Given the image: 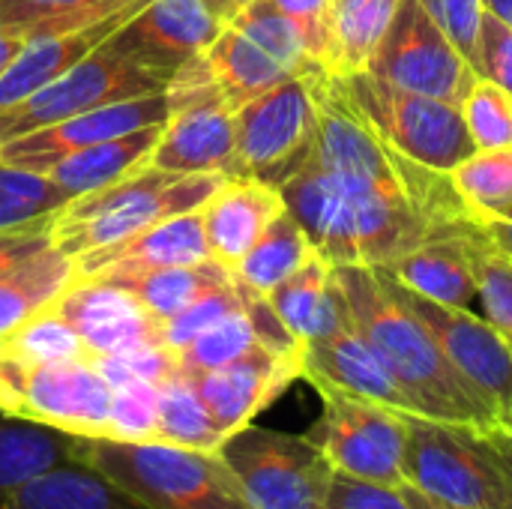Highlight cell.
Masks as SVG:
<instances>
[{
	"mask_svg": "<svg viewBox=\"0 0 512 509\" xmlns=\"http://www.w3.org/2000/svg\"><path fill=\"white\" fill-rule=\"evenodd\" d=\"M402 0H330V63L345 78L366 72L396 18Z\"/></svg>",
	"mask_w": 512,
	"mask_h": 509,
	"instance_id": "f1b7e54d",
	"label": "cell"
},
{
	"mask_svg": "<svg viewBox=\"0 0 512 509\" xmlns=\"http://www.w3.org/2000/svg\"><path fill=\"white\" fill-rule=\"evenodd\" d=\"M339 81L369 126L420 165L450 174L477 150L459 105L402 90L372 72L345 75Z\"/></svg>",
	"mask_w": 512,
	"mask_h": 509,
	"instance_id": "9c48e42d",
	"label": "cell"
},
{
	"mask_svg": "<svg viewBox=\"0 0 512 509\" xmlns=\"http://www.w3.org/2000/svg\"><path fill=\"white\" fill-rule=\"evenodd\" d=\"M147 0H0V33L24 42L99 24Z\"/></svg>",
	"mask_w": 512,
	"mask_h": 509,
	"instance_id": "1f68e13d",
	"label": "cell"
},
{
	"mask_svg": "<svg viewBox=\"0 0 512 509\" xmlns=\"http://www.w3.org/2000/svg\"><path fill=\"white\" fill-rule=\"evenodd\" d=\"M207 258H210V249L204 240L201 210H192V213L162 219L132 237H123L117 243H108V246H99L72 258V273L75 279H105V276H123V273H147V270L201 264Z\"/></svg>",
	"mask_w": 512,
	"mask_h": 509,
	"instance_id": "ffe728a7",
	"label": "cell"
},
{
	"mask_svg": "<svg viewBox=\"0 0 512 509\" xmlns=\"http://www.w3.org/2000/svg\"><path fill=\"white\" fill-rule=\"evenodd\" d=\"M450 180L477 228L512 225V147L474 150L450 171Z\"/></svg>",
	"mask_w": 512,
	"mask_h": 509,
	"instance_id": "d6a6232c",
	"label": "cell"
},
{
	"mask_svg": "<svg viewBox=\"0 0 512 509\" xmlns=\"http://www.w3.org/2000/svg\"><path fill=\"white\" fill-rule=\"evenodd\" d=\"M300 33L309 57L327 69L330 63V0H270Z\"/></svg>",
	"mask_w": 512,
	"mask_h": 509,
	"instance_id": "ee69618b",
	"label": "cell"
},
{
	"mask_svg": "<svg viewBox=\"0 0 512 509\" xmlns=\"http://www.w3.org/2000/svg\"><path fill=\"white\" fill-rule=\"evenodd\" d=\"M75 462L147 509H252L219 453L162 441L75 438Z\"/></svg>",
	"mask_w": 512,
	"mask_h": 509,
	"instance_id": "3957f363",
	"label": "cell"
},
{
	"mask_svg": "<svg viewBox=\"0 0 512 509\" xmlns=\"http://www.w3.org/2000/svg\"><path fill=\"white\" fill-rule=\"evenodd\" d=\"M216 453L252 509H321L336 474L309 435L252 423L231 432Z\"/></svg>",
	"mask_w": 512,
	"mask_h": 509,
	"instance_id": "8992f818",
	"label": "cell"
},
{
	"mask_svg": "<svg viewBox=\"0 0 512 509\" xmlns=\"http://www.w3.org/2000/svg\"><path fill=\"white\" fill-rule=\"evenodd\" d=\"M6 509H147L81 462L57 465L24 483Z\"/></svg>",
	"mask_w": 512,
	"mask_h": 509,
	"instance_id": "f546056e",
	"label": "cell"
},
{
	"mask_svg": "<svg viewBox=\"0 0 512 509\" xmlns=\"http://www.w3.org/2000/svg\"><path fill=\"white\" fill-rule=\"evenodd\" d=\"M51 309L81 336L90 357L162 345V321L105 279H72Z\"/></svg>",
	"mask_w": 512,
	"mask_h": 509,
	"instance_id": "ac0fdd59",
	"label": "cell"
},
{
	"mask_svg": "<svg viewBox=\"0 0 512 509\" xmlns=\"http://www.w3.org/2000/svg\"><path fill=\"white\" fill-rule=\"evenodd\" d=\"M165 87L168 81L159 72L129 60L108 42H102L93 54H87L57 81L36 90L24 102L0 111V144L102 105L165 93Z\"/></svg>",
	"mask_w": 512,
	"mask_h": 509,
	"instance_id": "4fadbf2b",
	"label": "cell"
},
{
	"mask_svg": "<svg viewBox=\"0 0 512 509\" xmlns=\"http://www.w3.org/2000/svg\"><path fill=\"white\" fill-rule=\"evenodd\" d=\"M75 462V438L0 411V509L33 477Z\"/></svg>",
	"mask_w": 512,
	"mask_h": 509,
	"instance_id": "83f0119b",
	"label": "cell"
},
{
	"mask_svg": "<svg viewBox=\"0 0 512 509\" xmlns=\"http://www.w3.org/2000/svg\"><path fill=\"white\" fill-rule=\"evenodd\" d=\"M0 411L72 438H105L111 387L90 360L30 363L0 351Z\"/></svg>",
	"mask_w": 512,
	"mask_h": 509,
	"instance_id": "ba28073f",
	"label": "cell"
},
{
	"mask_svg": "<svg viewBox=\"0 0 512 509\" xmlns=\"http://www.w3.org/2000/svg\"><path fill=\"white\" fill-rule=\"evenodd\" d=\"M72 198L45 174L24 171L0 159V228H12L39 216H54Z\"/></svg>",
	"mask_w": 512,
	"mask_h": 509,
	"instance_id": "f35d334b",
	"label": "cell"
},
{
	"mask_svg": "<svg viewBox=\"0 0 512 509\" xmlns=\"http://www.w3.org/2000/svg\"><path fill=\"white\" fill-rule=\"evenodd\" d=\"M486 432H489V441L501 459V471L507 480V509H512V432H507L504 426H492Z\"/></svg>",
	"mask_w": 512,
	"mask_h": 509,
	"instance_id": "681fc988",
	"label": "cell"
},
{
	"mask_svg": "<svg viewBox=\"0 0 512 509\" xmlns=\"http://www.w3.org/2000/svg\"><path fill=\"white\" fill-rule=\"evenodd\" d=\"M405 489V495H408V501H411V507L414 509H459V507H447V504H438V501H432V498H426V495H420L417 489H411V486H402Z\"/></svg>",
	"mask_w": 512,
	"mask_h": 509,
	"instance_id": "f5cc1de1",
	"label": "cell"
},
{
	"mask_svg": "<svg viewBox=\"0 0 512 509\" xmlns=\"http://www.w3.org/2000/svg\"><path fill=\"white\" fill-rule=\"evenodd\" d=\"M402 90L462 105L477 69L438 27L420 0H402L396 18L366 69Z\"/></svg>",
	"mask_w": 512,
	"mask_h": 509,
	"instance_id": "5bb4252c",
	"label": "cell"
},
{
	"mask_svg": "<svg viewBox=\"0 0 512 509\" xmlns=\"http://www.w3.org/2000/svg\"><path fill=\"white\" fill-rule=\"evenodd\" d=\"M315 69L264 90L234 111V177H255L279 189L306 165L318 126Z\"/></svg>",
	"mask_w": 512,
	"mask_h": 509,
	"instance_id": "30bf717a",
	"label": "cell"
},
{
	"mask_svg": "<svg viewBox=\"0 0 512 509\" xmlns=\"http://www.w3.org/2000/svg\"><path fill=\"white\" fill-rule=\"evenodd\" d=\"M267 300L300 345L324 339L351 321L333 264L318 252L294 276L276 285Z\"/></svg>",
	"mask_w": 512,
	"mask_h": 509,
	"instance_id": "d4e9b609",
	"label": "cell"
},
{
	"mask_svg": "<svg viewBox=\"0 0 512 509\" xmlns=\"http://www.w3.org/2000/svg\"><path fill=\"white\" fill-rule=\"evenodd\" d=\"M225 180L228 177L216 171L177 174L141 165L123 180L78 195L60 207L54 213L51 240L63 255L78 258L90 249L132 237L162 219L201 210Z\"/></svg>",
	"mask_w": 512,
	"mask_h": 509,
	"instance_id": "277c9868",
	"label": "cell"
},
{
	"mask_svg": "<svg viewBox=\"0 0 512 509\" xmlns=\"http://www.w3.org/2000/svg\"><path fill=\"white\" fill-rule=\"evenodd\" d=\"M468 252L477 279L480 315L512 348V258L504 249H498L480 228L468 237Z\"/></svg>",
	"mask_w": 512,
	"mask_h": 509,
	"instance_id": "8d00e7d4",
	"label": "cell"
},
{
	"mask_svg": "<svg viewBox=\"0 0 512 509\" xmlns=\"http://www.w3.org/2000/svg\"><path fill=\"white\" fill-rule=\"evenodd\" d=\"M144 6V3H141ZM141 6H129L99 24H90L84 30L60 33V36H45V39H30L24 42L21 54L12 60V66L0 75V111L24 102L36 90L48 87L57 81L63 72H69L75 63H81L87 54H93L117 27H123Z\"/></svg>",
	"mask_w": 512,
	"mask_h": 509,
	"instance_id": "603a6c76",
	"label": "cell"
},
{
	"mask_svg": "<svg viewBox=\"0 0 512 509\" xmlns=\"http://www.w3.org/2000/svg\"><path fill=\"white\" fill-rule=\"evenodd\" d=\"M279 192L315 252L336 267H387L423 243L477 228L447 171L384 180L306 162Z\"/></svg>",
	"mask_w": 512,
	"mask_h": 509,
	"instance_id": "6da1fadb",
	"label": "cell"
},
{
	"mask_svg": "<svg viewBox=\"0 0 512 509\" xmlns=\"http://www.w3.org/2000/svg\"><path fill=\"white\" fill-rule=\"evenodd\" d=\"M483 9L498 15L501 21H507L512 27V0H483Z\"/></svg>",
	"mask_w": 512,
	"mask_h": 509,
	"instance_id": "db71d44e",
	"label": "cell"
},
{
	"mask_svg": "<svg viewBox=\"0 0 512 509\" xmlns=\"http://www.w3.org/2000/svg\"><path fill=\"white\" fill-rule=\"evenodd\" d=\"M303 378L312 387H333L348 396H360L405 414H417L399 381L348 321L342 330L303 345Z\"/></svg>",
	"mask_w": 512,
	"mask_h": 509,
	"instance_id": "44dd1931",
	"label": "cell"
},
{
	"mask_svg": "<svg viewBox=\"0 0 512 509\" xmlns=\"http://www.w3.org/2000/svg\"><path fill=\"white\" fill-rule=\"evenodd\" d=\"M333 273L354 327L399 381L417 414L477 429L501 426L495 411L456 375L426 324L402 303L378 267L333 264Z\"/></svg>",
	"mask_w": 512,
	"mask_h": 509,
	"instance_id": "7a4b0ae2",
	"label": "cell"
},
{
	"mask_svg": "<svg viewBox=\"0 0 512 509\" xmlns=\"http://www.w3.org/2000/svg\"><path fill=\"white\" fill-rule=\"evenodd\" d=\"M162 126L165 123H156V126L111 138L105 144L75 150V153L63 156L60 162H54L45 171V177L51 183H57L69 198L105 189V186L123 180L126 174L138 171L141 165H147V159L162 135Z\"/></svg>",
	"mask_w": 512,
	"mask_h": 509,
	"instance_id": "484cf974",
	"label": "cell"
},
{
	"mask_svg": "<svg viewBox=\"0 0 512 509\" xmlns=\"http://www.w3.org/2000/svg\"><path fill=\"white\" fill-rule=\"evenodd\" d=\"M321 509H414L402 486L369 483L345 474H333L330 492Z\"/></svg>",
	"mask_w": 512,
	"mask_h": 509,
	"instance_id": "f6af8a7d",
	"label": "cell"
},
{
	"mask_svg": "<svg viewBox=\"0 0 512 509\" xmlns=\"http://www.w3.org/2000/svg\"><path fill=\"white\" fill-rule=\"evenodd\" d=\"M105 282L120 285L129 291L153 318L168 321L198 303L201 297L222 291L234 282V273L222 267L219 261L207 258L201 264L186 267H165V270H147V273H123V276H105Z\"/></svg>",
	"mask_w": 512,
	"mask_h": 509,
	"instance_id": "4316f807",
	"label": "cell"
},
{
	"mask_svg": "<svg viewBox=\"0 0 512 509\" xmlns=\"http://www.w3.org/2000/svg\"><path fill=\"white\" fill-rule=\"evenodd\" d=\"M258 345L261 342H258L255 324H252V318L246 312V300H243V306L222 315L216 324H210L186 348L177 351V369L183 375L213 372V369H222V366L240 360L243 354H249Z\"/></svg>",
	"mask_w": 512,
	"mask_h": 509,
	"instance_id": "d590c367",
	"label": "cell"
},
{
	"mask_svg": "<svg viewBox=\"0 0 512 509\" xmlns=\"http://www.w3.org/2000/svg\"><path fill=\"white\" fill-rule=\"evenodd\" d=\"M312 255H315L312 240L306 237L300 222L285 210L270 222V228L261 234V240L243 255V261L231 273L246 288L267 297L276 285H282L288 276H294Z\"/></svg>",
	"mask_w": 512,
	"mask_h": 509,
	"instance_id": "836d02e7",
	"label": "cell"
},
{
	"mask_svg": "<svg viewBox=\"0 0 512 509\" xmlns=\"http://www.w3.org/2000/svg\"><path fill=\"white\" fill-rule=\"evenodd\" d=\"M171 117L147 159V165L177 174L216 171L234 177L237 171V129L234 108L213 84L201 54L189 60L165 87Z\"/></svg>",
	"mask_w": 512,
	"mask_h": 509,
	"instance_id": "8fae6325",
	"label": "cell"
},
{
	"mask_svg": "<svg viewBox=\"0 0 512 509\" xmlns=\"http://www.w3.org/2000/svg\"><path fill=\"white\" fill-rule=\"evenodd\" d=\"M498 249H504L512 258V225H483L480 228Z\"/></svg>",
	"mask_w": 512,
	"mask_h": 509,
	"instance_id": "816d5d0a",
	"label": "cell"
},
{
	"mask_svg": "<svg viewBox=\"0 0 512 509\" xmlns=\"http://www.w3.org/2000/svg\"><path fill=\"white\" fill-rule=\"evenodd\" d=\"M90 363L99 369V375L108 381L111 390L123 387V384H135V381H147V384H162L168 381L177 369V354L162 348V345H147V348H132L123 354H102V357H90Z\"/></svg>",
	"mask_w": 512,
	"mask_h": 509,
	"instance_id": "b9f144b4",
	"label": "cell"
},
{
	"mask_svg": "<svg viewBox=\"0 0 512 509\" xmlns=\"http://www.w3.org/2000/svg\"><path fill=\"white\" fill-rule=\"evenodd\" d=\"M225 24L228 18L213 0H147L105 42L171 84L189 60L216 42Z\"/></svg>",
	"mask_w": 512,
	"mask_h": 509,
	"instance_id": "2e32d148",
	"label": "cell"
},
{
	"mask_svg": "<svg viewBox=\"0 0 512 509\" xmlns=\"http://www.w3.org/2000/svg\"><path fill=\"white\" fill-rule=\"evenodd\" d=\"M405 486L459 509H507V480L486 429L408 414Z\"/></svg>",
	"mask_w": 512,
	"mask_h": 509,
	"instance_id": "5b68a950",
	"label": "cell"
},
{
	"mask_svg": "<svg viewBox=\"0 0 512 509\" xmlns=\"http://www.w3.org/2000/svg\"><path fill=\"white\" fill-rule=\"evenodd\" d=\"M474 69L512 93V27L492 12H483Z\"/></svg>",
	"mask_w": 512,
	"mask_h": 509,
	"instance_id": "bcb514c9",
	"label": "cell"
},
{
	"mask_svg": "<svg viewBox=\"0 0 512 509\" xmlns=\"http://www.w3.org/2000/svg\"><path fill=\"white\" fill-rule=\"evenodd\" d=\"M501 426H504L507 432H512V414H510V417H507V420H504V423H501Z\"/></svg>",
	"mask_w": 512,
	"mask_h": 509,
	"instance_id": "9f6ffc18",
	"label": "cell"
},
{
	"mask_svg": "<svg viewBox=\"0 0 512 509\" xmlns=\"http://www.w3.org/2000/svg\"><path fill=\"white\" fill-rule=\"evenodd\" d=\"M156 441L186 450L216 453L225 441L222 429L213 423L189 375L174 372L159 384L156 396Z\"/></svg>",
	"mask_w": 512,
	"mask_h": 509,
	"instance_id": "e575fe53",
	"label": "cell"
},
{
	"mask_svg": "<svg viewBox=\"0 0 512 509\" xmlns=\"http://www.w3.org/2000/svg\"><path fill=\"white\" fill-rule=\"evenodd\" d=\"M315 390L324 408L306 435L318 444L333 471L369 483L405 486L408 414L333 387Z\"/></svg>",
	"mask_w": 512,
	"mask_h": 509,
	"instance_id": "7c38bea8",
	"label": "cell"
},
{
	"mask_svg": "<svg viewBox=\"0 0 512 509\" xmlns=\"http://www.w3.org/2000/svg\"><path fill=\"white\" fill-rule=\"evenodd\" d=\"M51 225H54V216H39V219L21 222L12 228H0V276L12 273L27 258L54 246Z\"/></svg>",
	"mask_w": 512,
	"mask_h": 509,
	"instance_id": "c3c4849f",
	"label": "cell"
},
{
	"mask_svg": "<svg viewBox=\"0 0 512 509\" xmlns=\"http://www.w3.org/2000/svg\"><path fill=\"white\" fill-rule=\"evenodd\" d=\"M156 396L159 387L147 381L111 390L108 435L117 441H156Z\"/></svg>",
	"mask_w": 512,
	"mask_h": 509,
	"instance_id": "60d3db41",
	"label": "cell"
},
{
	"mask_svg": "<svg viewBox=\"0 0 512 509\" xmlns=\"http://www.w3.org/2000/svg\"><path fill=\"white\" fill-rule=\"evenodd\" d=\"M171 117V99L168 93H153V96H138L114 105H102L75 117H66L60 123H51L45 129H36L30 135H21L15 141L0 144V159L9 165H18L24 171L45 174L54 162L63 156L105 144L111 138L165 123Z\"/></svg>",
	"mask_w": 512,
	"mask_h": 509,
	"instance_id": "e0dca14e",
	"label": "cell"
},
{
	"mask_svg": "<svg viewBox=\"0 0 512 509\" xmlns=\"http://www.w3.org/2000/svg\"><path fill=\"white\" fill-rule=\"evenodd\" d=\"M462 120L477 150L512 147V93L477 75L462 99Z\"/></svg>",
	"mask_w": 512,
	"mask_h": 509,
	"instance_id": "ab89813d",
	"label": "cell"
},
{
	"mask_svg": "<svg viewBox=\"0 0 512 509\" xmlns=\"http://www.w3.org/2000/svg\"><path fill=\"white\" fill-rule=\"evenodd\" d=\"M201 60L234 111L264 90L318 66L294 24L270 0H255L237 12Z\"/></svg>",
	"mask_w": 512,
	"mask_h": 509,
	"instance_id": "52a82bcc",
	"label": "cell"
},
{
	"mask_svg": "<svg viewBox=\"0 0 512 509\" xmlns=\"http://www.w3.org/2000/svg\"><path fill=\"white\" fill-rule=\"evenodd\" d=\"M213 3H216V6L222 9V15H225V18L231 21V18H234L237 12H243V9H246L249 3H255V0H213Z\"/></svg>",
	"mask_w": 512,
	"mask_h": 509,
	"instance_id": "11a10c76",
	"label": "cell"
},
{
	"mask_svg": "<svg viewBox=\"0 0 512 509\" xmlns=\"http://www.w3.org/2000/svg\"><path fill=\"white\" fill-rule=\"evenodd\" d=\"M189 378L213 423L228 438L231 432L249 426L276 396L288 390L291 381L303 378V357L276 354L258 345L222 369Z\"/></svg>",
	"mask_w": 512,
	"mask_h": 509,
	"instance_id": "d6986e66",
	"label": "cell"
},
{
	"mask_svg": "<svg viewBox=\"0 0 512 509\" xmlns=\"http://www.w3.org/2000/svg\"><path fill=\"white\" fill-rule=\"evenodd\" d=\"M21 48H24V39L9 36V33H0V75L12 66V60L21 54Z\"/></svg>",
	"mask_w": 512,
	"mask_h": 509,
	"instance_id": "f907efd6",
	"label": "cell"
},
{
	"mask_svg": "<svg viewBox=\"0 0 512 509\" xmlns=\"http://www.w3.org/2000/svg\"><path fill=\"white\" fill-rule=\"evenodd\" d=\"M237 306H243V285H240L237 276H234V282H231L228 288L213 291V294L201 297L198 303H192L189 309H183L180 315L162 321V345H165L168 351L177 354V351L186 348L198 333H204L210 324H216L222 315L234 312Z\"/></svg>",
	"mask_w": 512,
	"mask_h": 509,
	"instance_id": "7bdbcfd3",
	"label": "cell"
},
{
	"mask_svg": "<svg viewBox=\"0 0 512 509\" xmlns=\"http://www.w3.org/2000/svg\"><path fill=\"white\" fill-rule=\"evenodd\" d=\"M72 279V258L57 246L42 249L12 273L0 276V339L36 312L48 309L72 285Z\"/></svg>",
	"mask_w": 512,
	"mask_h": 509,
	"instance_id": "4dcf8cb0",
	"label": "cell"
},
{
	"mask_svg": "<svg viewBox=\"0 0 512 509\" xmlns=\"http://www.w3.org/2000/svg\"><path fill=\"white\" fill-rule=\"evenodd\" d=\"M474 231L423 243L378 270L387 273L396 285H402L432 303L474 312L477 279H474V267H471V252H468V237Z\"/></svg>",
	"mask_w": 512,
	"mask_h": 509,
	"instance_id": "cb8c5ba5",
	"label": "cell"
},
{
	"mask_svg": "<svg viewBox=\"0 0 512 509\" xmlns=\"http://www.w3.org/2000/svg\"><path fill=\"white\" fill-rule=\"evenodd\" d=\"M0 351L30 360V363H63V360H90L81 336L48 306L27 318L21 327L0 339Z\"/></svg>",
	"mask_w": 512,
	"mask_h": 509,
	"instance_id": "74e56055",
	"label": "cell"
},
{
	"mask_svg": "<svg viewBox=\"0 0 512 509\" xmlns=\"http://www.w3.org/2000/svg\"><path fill=\"white\" fill-rule=\"evenodd\" d=\"M393 288L402 303L426 324L456 375L495 411L498 423H504L512 414V348L501 339V333L471 309L432 303L396 282Z\"/></svg>",
	"mask_w": 512,
	"mask_h": 509,
	"instance_id": "9a60e30c",
	"label": "cell"
},
{
	"mask_svg": "<svg viewBox=\"0 0 512 509\" xmlns=\"http://www.w3.org/2000/svg\"><path fill=\"white\" fill-rule=\"evenodd\" d=\"M429 15L438 21V27L453 39V45L471 60L477 57V36L483 24V0H420Z\"/></svg>",
	"mask_w": 512,
	"mask_h": 509,
	"instance_id": "7dc6e473",
	"label": "cell"
},
{
	"mask_svg": "<svg viewBox=\"0 0 512 509\" xmlns=\"http://www.w3.org/2000/svg\"><path fill=\"white\" fill-rule=\"evenodd\" d=\"M279 213H285V198L276 186L255 177H228L201 207L210 258L234 270Z\"/></svg>",
	"mask_w": 512,
	"mask_h": 509,
	"instance_id": "7402d4cb",
	"label": "cell"
}]
</instances>
